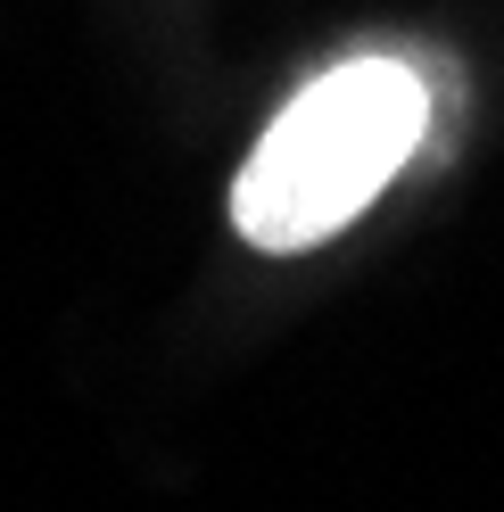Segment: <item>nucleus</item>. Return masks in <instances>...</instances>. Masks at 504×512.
Returning a JSON list of instances; mask_svg holds the SVG:
<instances>
[{"label":"nucleus","mask_w":504,"mask_h":512,"mask_svg":"<svg viewBox=\"0 0 504 512\" xmlns=\"http://www.w3.org/2000/svg\"><path fill=\"white\" fill-rule=\"evenodd\" d=\"M430 133V91L405 58H348L314 75L290 108L265 124L232 182V223L248 248L298 256L323 248L389 190V174Z\"/></svg>","instance_id":"1"}]
</instances>
